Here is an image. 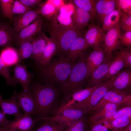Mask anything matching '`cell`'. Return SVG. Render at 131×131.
Here are the masks:
<instances>
[{"label": "cell", "instance_id": "30", "mask_svg": "<svg viewBox=\"0 0 131 131\" xmlns=\"http://www.w3.org/2000/svg\"><path fill=\"white\" fill-rule=\"evenodd\" d=\"M73 4L82 8L89 13L93 18L97 17L96 9V0H74Z\"/></svg>", "mask_w": 131, "mask_h": 131}, {"label": "cell", "instance_id": "15", "mask_svg": "<svg viewBox=\"0 0 131 131\" xmlns=\"http://www.w3.org/2000/svg\"><path fill=\"white\" fill-rule=\"evenodd\" d=\"M43 35L46 43L39 65L41 69L49 64L53 57L59 52L57 45L54 40L47 37L44 33Z\"/></svg>", "mask_w": 131, "mask_h": 131}, {"label": "cell", "instance_id": "27", "mask_svg": "<svg viewBox=\"0 0 131 131\" xmlns=\"http://www.w3.org/2000/svg\"><path fill=\"white\" fill-rule=\"evenodd\" d=\"M121 16V10L116 9L108 14L102 22V28L107 32L117 25L119 22Z\"/></svg>", "mask_w": 131, "mask_h": 131}, {"label": "cell", "instance_id": "37", "mask_svg": "<svg viewBox=\"0 0 131 131\" xmlns=\"http://www.w3.org/2000/svg\"><path fill=\"white\" fill-rule=\"evenodd\" d=\"M33 9L22 3L19 0H14L11 9L13 15L24 14Z\"/></svg>", "mask_w": 131, "mask_h": 131}, {"label": "cell", "instance_id": "45", "mask_svg": "<svg viewBox=\"0 0 131 131\" xmlns=\"http://www.w3.org/2000/svg\"><path fill=\"white\" fill-rule=\"evenodd\" d=\"M22 4L32 9L34 8L42 2L41 0H19Z\"/></svg>", "mask_w": 131, "mask_h": 131}, {"label": "cell", "instance_id": "14", "mask_svg": "<svg viewBox=\"0 0 131 131\" xmlns=\"http://www.w3.org/2000/svg\"><path fill=\"white\" fill-rule=\"evenodd\" d=\"M106 57L104 49L100 47L93 49L86 59L87 77L91 75L94 71L103 62Z\"/></svg>", "mask_w": 131, "mask_h": 131}, {"label": "cell", "instance_id": "7", "mask_svg": "<svg viewBox=\"0 0 131 131\" xmlns=\"http://www.w3.org/2000/svg\"><path fill=\"white\" fill-rule=\"evenodd\" d=\"M121 31L119 21L117 25L105 33L103 47L107 59H112L113 52L121 48L120 41Z\"/></svg>", "mask_w": 131, "mask_h": 131}, {"label": "cell", "instance_id": "8", "mask_svg": "<svg viewBox=\"0 0 131 131\" xmlns=\"http://www.w3.org/2000/svg\"><path fill=\"white\" fill-rule=\"evenodd\" d=\"M18 105L24 114L30 115L36 113V107L34 98L31 90H24L19 93L15 91Z\"/></svg>", "mask_w": 131, "mask_h": 131}, {"label": "cell", "instance_id": "46", "mask_svg": "<svg viewBox=\"0 0 131 131\" xmlns=\"http://www.w3.org/2000/svg\"><path fill=\"white\" fill-rule=\"evenodd\" d=\"M46 1L53 5L58 11L65 5L64 0H47Z\"/></svg>", "mask_w": 131, "mask_h": 131}, {"label": "cell", "instance_id": "2", "mask_svg": "<svg viewBox=\"0 0 131 131\" xmlns=\"http://www.w3.org/2000/svg\"><path fill=\"white\" fill-rule=\"evenodd\" d=\"M31 90L35 100L36 113L43 117L50 112L54 106L57 97V90L50 85L37 83L33 84Z\"/></svg>", "mask_w": 131, "mask_h": 131}, {"label": "cell", "instance_id": "17", "mask_svg": "<svg viewBox=\"0 0 131 131\" xmlns=\"http://www.w3.org/2000/svg\"><path fill=\"white\" fill-rule=\"evenodd\" d=\"M17 33L9 24L1 22L0 23V47L12 46Z\"/></svg>", "mask_w": 131, "mask_h": 131}, {"label": "cell", "instance_id": "34", "mask_svg": "<svg viewBox=\"0 0 131 131\" xmlns=\"http://www.w3.org/2000/svg\"><path fill=\"white\" fill-rule=\"evenodd\" d=\"M85 116L66 126L64 131H85L87 127Z\"/></svg>", "mask_w": 131, "mask_h": 131}, {"label": "cell", "instance_id": "36", "mask_svg": "<svg viewBox=\"0 0 131 131\" xmlns=\"http://www.w3.org/2000/svg\"><path fill=\"white\" fill-rule=\"evenodd\" d=\"M120 23L121 30L124 32L131 31V15L121 10Z\"/></svg>", "mask_w": 131, "mask_h": 131}, {"label": "cell", "instance_id": "41", "mask_svg": "<svg viewBox=\"0 0 131 131\" xmlns=\"http://www.w3.org/2000/svg\"><path fill=\"white\" fill-rule=\"evenodd\" d=\"M0 74L3 76L9 85L13 86L12 78L10 76L9 70L8 67L4 64L0 55Z\"/></svg>", "mask_w": 131, "mask_h": 131}, {"label": "cell", "instance_id": "33", "mask_svg": "<svg viewBox=\"0 0 131 131\" xmlns=\"http://www.w3.org/2000/svg\"><path fill=\"white\" fill-rule=\"evenodd\" d=\"M66 126L54 121L46 120L37 130L32 131H64Z\"/></svg>", "mask_w": 131, "mask_h": 131}, {"label": "cell", "instance_id": "40", "mask_svg": "<svg viewBox=\"0 0 131 131\" xmlns=\"http://www.w3.org/2000/svg\"><path fill=\"white\" fill-rule=\"evenodd\" d=\"M115 8L131 15V0H115Z\"/></svg>", "mask_w": 131, "mask_h": 131}, {"label": "cell", "instance_id": "16", "mask_svg": "<svg viewBox=\"0 0 131 131\" xmlns=\"http://www.w3.org/2000/svg\"><path fill=\"white\" fill-rule=\"evenodd\" d=\"M112 60L107 59L106 57L102 63L92 73L86 88L93 87L102 83L108 73Z\"/></svg>", "mask_w": 131, "mask_h": 131}, {"label": "cell", "instance_id": "22", "mask_svg": "<svg viewBox=\"0 0 131 131\" xmlns=\"http://www.w3.org/2000/svg\"><path fill=\"white\" fill-rule=\"evenodd\" d=\"M43 33L41 31L37 34L33 44V51L30 57L39 66L40 61L45 49L46 41Z\"/></svg>", "mask_w": 131, "mask_h": 131}, {"label": "cell", "instance_id": "24", "mask_svg": "<svg viewBox=\"0 0 131 131\" xmlns=\"http://www.w3.org/2000/svg\"><path fill=\"white\" fill-rule=\"evenodd\" d=\"M131 72L126 70L120 72L114 80L112 88L120 90H127L131 86Z\"/></svg>", "mask_w": 131, "mask_h": 131}, {"label": "cell", "instance_id": "4", "mask_svg": "<svg viewBox=\"0 0 131 131\" xmlns=\"http://www.w3.org/2000/svg\"><path fill=\"white\" fill-rule=\"evenodd\" d=\"M87 56L84 53L79 57L74 65L68 78L61 86L66 96L72 92L82 89V86L87 77L86 59Z\"/></svg>", "mask_w": 131, "mask_h": 131}, {"label": "cell", "instance_id": "29", "mask_svg": "<svg viewBox=\"0 0 131 131\" xmlns=\"http://www.w3.org/2000/svg\"><path fill=\"white\" fill-rule=\"evenodd\" d=\"M37 9L39 14L49 21L54 17L58 13V11L52 5L46 1L41 3Z\"/></svg>", "mask_w": 131, "mask_h": 131}, {"label": "cell", "instance_id": "47", "mask_svg": "<svg viewBox=\"0 0 131 131\" xmlns=\"http://www.w3.org/2000/svg\"><path fill=\"white\" fill-rule=\"evenodd\" d=\"M6 114L2 111H0V128L2 129L7 126L11 121L7 119Z\"/></svg>", "mask_w": 131, "mask_h": 131}, {"label": "cell", "instance_id": "31", "mask_svg": "<svg viewBox=\"0 0 131 131\" xmlns=\"http://www.w3.org/2000/svg\"><path fill=\"white\" fill-rule=\"evenodd\" d=\"M130 117H131V107H125L118 110L111 118L98 120L89 124V125L90 127L98 123L102 124L105 123H109L116 119Z\"/></svg>", "mask_w": 131, "mask_h": 131}, {"label": "cell", "instance_id": "6", "mask_svg": "<svg viewBox=\"0 0 131 131\" xmlns=\"http://www.w3.org/2000/svg\"><path fill=\"white\" fill-rule=\"evenodd\" d=\"M90 111L68 108L63 110L54 117H41L35 118L34 120L36 122L41 119L53 120L61 125L66 126L69 123L81 119Z\"/></svg>", "mask_w": 131, "mask_h": 131}, {"label": "cell", "instance_id": "20", "mask_svg": "<svg viewBox=\"0 0 131 131\" xmlns=\"http://www.w3.org/2000/svg\"><path fill=\"white\" fill-rule=\"evenodd\" d=\"M74 10L72 17L74 25L81 31L86 26H88L89 22L93 18L88 12L74 5Z\"/></svg>", "mask_w": 131, "mask_h": 131}, {"label": "cell", "instance_id": "48", "mask_svg": "<svg viewBox=\"0 0 131 131\" xmlns=\"http://www.w3.org/2000/svg\"><path fill=\"white\" fill-rule=\"evenodd\" d=\"M90 127V129L88 131H109L107 128L101 123L95 124Z\"/></svg>", "mask_w": 131, "mask_h": 131}, {"label": "cell", "instance_id": "53", "mask_svg": "<svg viewBox=\"0 0 131 131\" xmlns=\"http://www.w3.org/2000/svg\"><path fill=\"white\" fill-rule=\"evenodd\" d=\"M2 130V129L0 128V131H1Z\"/></svg>", "mask_w": 131, "mask_h": 131}, {"label": "cell", "instance_id": "10", "mask_svg": "<svg viewBox=\"0 0 131 131\" xmlns=\"http://www.w3.org/2000/svg\"><path fill=\"white\" fill-rule=\"evenodd\" d=\"M43 23L42 16L40 15L33 23L17 33L14 42L16 45L18 46L23 41L31 37L35 36L41 31Z\"/></svg>", "mask_w": 131, "mask_h": 131}, {"label": "cell", "instance_id": "26", "mask_svg": "<svg viewBox=\"0 0 131 131\" xmlns=\"http://www.w3.org/2000/svg\"><path fill=\"white\" fill-rule=\"evenodd\" d=\"M116 57L112 61L107 74L103 81H106L117 75L122 69L125 67L122 56L120 52H116Z\"/></svg>", "mask_w": 131, "mask_h": 131}, {"label": "cell", "instance_id": "42", "mask_svg": "<svg viewBox=\"0 0 131 131\" xmlns=\"http://www.w3.org/2000/svg\"><path fill=\"white\" fill-rule=\"evenodd\" d=\"M121 52L125 65V67L131 66V48H121Z\"/></svg>", "mask_w": 131, "mask_h": 131}, {"label": "cell", "instance_id": "13", "mask_svg": "<svg viewBox=\"0 0 131 131\" xmlns=\"http://www.w3.org/2000/svg\"><path fill=\"white\" fill-rule=\"evenodd\" d=\"M40 15L36 9H33L24 14L14 16L13 21L15 31L18 33L34 21Z\"/></svg>", "mask_w": 131, "mask_h": 131}, {"label": "cell", "instance_id": "21", "mask_svg": "<svg viewBox=\"0 0 131 131\" xmlns=\"http://www.w3.org/2000/svg\"><path fill=\"white\" fill-rule=\"evenodd\" d=\"M0 107L1 111L6 114L16 117L21 116L24 115L21 113L17 99L13 94L10 98L6 100L3 99L0 95Z\"/></svg>", "mask_w": 131, "mask_h": 131}, {"label": "cell", "instance_id": "43", "mask_svg": "<svg viewBox=\"0 0 131 131\" xmlns=\"http://www.w3.org/2000/svg\"><path fill=\"white\" fill-rule=\"evenodd\" d=\"M120 45L131 48V31L121 33L120 38Z\"/></svg>", "mask_w": 131, "mask_h": 131}, {"label": "cell", "instance_id": "32", "mask_svg": "<svg viewBox=\"0 0 131 131\" xmlns=\"http://www.w3.org/2000/svg\"><path fill=\"white\" fill-rule=\"evenodd\" d=\"M120 90L112 88L106 94L98 103L91 109L89 112L91 113L103 108L107 104L110 103L111 100Z\"/></svg>", "mask_w": 131, "mask_h": 131}, {"label": "cell", "instance_id": "39", "mask_svg": "<svg viewBox=\"0 0 131 131\" xmlns=\"http://www.w3.org/2000/svg\"><path fill=\"white\" fill-rule=\"evenodd\" d=\"M55 18L57 22L63 26L67 27L74 26L72 17L71 16L60 12Z\"/></svg>", "mask_w": 131, "mask_h": 131}, {"label": "cell", "instance_id": "25", "mask_svg": "<svg viewBox=\"0 0 131 131\" xmlns=\"http://www.w3.org/2000/svg\"><path fill=\"white\" fill-rule=\"evenodd\" d=\"M0 55L4 64L8 67L15 65L21 62L16 49L12 46L3 49Z\"/></svg>", "mask_w": 131, "mask_h": 131}, {"label": "cell", "instance_id": "49", "mask_svg": "<svg viewBox=\"0 0 131 131\" xmlns=\"http://www.w3.org/2000/svg\"><path fill=\"white\" fill-rule=\"evenodd\" d=\"M122 131H131V123L123 127Z\"/></svg>", "mask_w": 131, "mask_h": 131}, {"label": "cell", "instance_id": "51", "mask_svg": "<svg viewBox=\"0 0 131 131\" xmlns=\"http://www.w3.org/2000/svg\"><path fill=\"white\" fill-rule=\"evenodd\" d=\"M123 128H120L118 129L115 131H122Z\"/></svg>", "mask_w": 131, "mask_h": 131}, {"label": "cell", "instance_id": "52", "mask_svg": "<svg viewBox=\"0 0 131 131\" xmlns=\"http://www.w3.org/2000/svg\"><path fill=\"white\" fill-rule=\"evenodd\" d=\"M1 15L0 13V23L1 22Z\"/></svg>", "mask_w": 131, "mask_h": 131}, {"label": "cell", "instance_id": "3", "mask_svg": "<svg viewBox=\"0 0 131 131\" xmlns=\"http://www.w3.org/2000/svg\"><path fill=\"white\" fill-rule=\"evenodd\" d=\"M74 64L66 57L60 56L58 60L41 68V74L46 79L58 83L61 86L68 78Z\"/></svg>", "mask_w": 131, "mask_h": 131}, {"label": "cell", "instance_id": "11", "mask_svg": "<svg viewBox=\"0 0 131 131\" xmlns=\"http://www.w3.org/2000/svg\"><path fill=\"white\" fill-rule=\"evenodd\" d=\"M33 77L32 74L28 71L25 66L17 63L15 65L13 76L11 77L13 86L18 83L22 85L23 90L29 89Z\"/></svg>", "mask_w": 131, "mask_h": 131}, {"label": "cell", "instance_id": "28", "mask_svg": "<svg viewBox=\"0 0 131 131\" xmlns=\"http://www.w3.org/2000/svg\"><path fill=\"white\" fill-rule=\"evenodd\" d=\"M35 36L31 37L22 42L16 49L20 60L30 57L33 52V44Z\"/></svg>", "mask_w": 131, "mask_h": 131}, {"label": "cell", "instance_id": "38", "mask_svg": "<svg viewBox=\"0 0 131 131\" xmlns=\"http://www.w3.org/2000/svg\"><path fill=\"white\" fill-rule=\"evenodd\" d=\"M131 123V117L119 118L113 120L110 123V127L113 128V131H115L118 129L123 128Z\"/></svg>", "mask_w": 131, "mask_h": 131}, {"label": "cell", "instance_id": "19", "mask_svg": "<svg viewBox=\"0 0 131 131\" xmlns=\"http://www.w3.org/2000/svg\"><path fill=\"white\" fill-rule=\"evenodd\" d=\"M35 122L30 115L24 114L22 116L16 117L4 128H12L19 131H32Z\"/></svg>", "mask_w": 131, "mask_h": 131}, {"label": "cell", "instance_id": "23", "mask_svg": "<svg viewBox=\"0 0 131 131\" xmlns=\"http://www.w3.org/2000/svg\"><path fill=\"white\" fill-rule=\"evenodd\" d=\"M96 2L97 17L102 22L105 17L115 9V0H99Z\"/></svg>", "mask_w": 131, "mask_h": 131}, {"label": "cell", "instance_id": "35", "mask_svg": "<svg viewBox=\"0 0 131 131\" xmlns=\"http://www.w3.org/2000/svg\"><path fill=\"white\" fill-rule=\"evenodd\" d=\"M14 0H0V7L2 16L10 20H13L11 7Z\"/></svg>", "mask_w": 131, "mask_h": 131}, {"label": "cell", "instance_id": "18", "mask_svg": "<svg viewBox=\"0 0 131 131\" xmlns=\"http://www.w3.org/2000/svg\"><path fill=\"white\" fill-rule=\"evenodd\" d=\"M89 47L84 37L82 36L76 39L71 46L66 57L70 61L74 63L85 50Z\"/></svg>", "mask_w": 131, "mask_h": 131}, {"label": "cell", "instance_id": "1", "mask_svg": "<svg viewBox=\"0 0 131 131\" xmlns=\"http://www.w3.org/2000/svg\"><path fill=\"white\" fill-rule=\"evenodd\" d=\"M55 16L47 22L45 26L50 37L57 43L60 56H64L74 41L82 35L81 31L74 26L67 27L58 24Z\"/></svg>", "mask_w": 131, "mask_h": 131}, {"label": "cell", "instance_id": "9", "mask_svg": "<svg viewBox=\"0 0 131 131\" xmlns=\"http://www.w3.org/2000/svg\"><path fill=\"white\" fill-rule=\"evenodd\" d=\"M84 38L89 47L95 49L99 48L104 42L105 33L102 28L92 23L88 26Z\"/></svg>", "mask_w": 131, "mask_h": 131}, {"label": "cell", "instance_id": "44", "mask_svg": "<svg viewBox=\"0 0 131 131\" xmlns=\"http://www.w3.org/2000/svg\"><path fill=\"white\" fill-rule=\"evenodd\" d=\"M129 94L128 90H120V92L112 98L110 103H119Z\"/></svg>", "mask_w": 131, "mask_h": 131}, {"label": "cell", "instance_id": "50", "mask_svg": "<svg viewBox=\"0 0 131 131\" xmlns=\"http://www.w3.org/2000/svg\"><path fill=\"white\" fill-rule=\"evenodd\" d=\"M1 131H19L12 128H5L3 129Z\"/></svg>", "mask_w": 131, "mask_h": 131}, {"label": "cell", "instance_id": "12", "mask_svg": "<svg viewBox=\"0 0 131 131\" xmlns=\"http://www.w3.org/2000/svg\"><path fill=\"white\" fill-rule=\"evenodd\" d=\"M123 106L120 103H108L102 108L92 113V114L86 120V123L89 125L99 120L110 118L120 109V108Z\"/></svg>", "mask_w": 131, "mask_h": 131}, {"label": "cell", "instance_id": "5", "mask_svg": "<svg viewBox=\"0 0 131 131\" xmlns=\"http://www.w3.org/2000/svg\"><path fill=\"white\" fill-rule=\"evenodd\" d=\"M117 75L102 83L86 99L75 104L69 108L83 110H90L112 87L113 82Z\"/></svg>", "mask_w": 131, "mask_h": 131}]
</instances>
